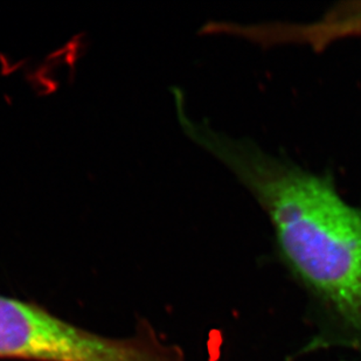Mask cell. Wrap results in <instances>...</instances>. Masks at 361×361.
<instances>
[{"instance_id": "1", "label": "cell", "mask_w": 361, "mask_h": 361, "mask_svg": "<svg viewBox=\"0 0 361 361\" xmlns=\"http://www.w3.org/2000/svg\"><path fill=\"white\" fill-rule=\"evenodd\" d=\"M221 151L266 211L283 262L319 316L309 348L361 353V208L325 178L250 144L228 143Z\"/></svg>"}, {"instance_id": "2", "label": "cell", "mask_w": 361, "mask_h": 361, "mask_svg": "<svg viewBox=\"0 0 361 361\" xmlns=\"http://www.w3.org/2000/svg\"><path fill=\"white\" fill-rule=\"evenodd\" d=\"M0 359L27 361H186L145 323L130 338H110L63 321L46 307L0 295Z\"/></svg>"}]
</instances>
